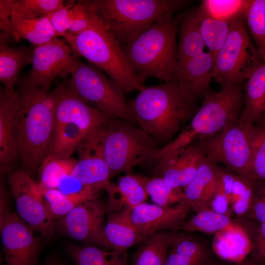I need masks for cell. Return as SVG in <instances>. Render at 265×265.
I'll return each instance as SVG.
<instances>
[{
  "label": "cell",
  "instance_id": "35",
  "mask_svg": "<svg viewBox=\"0 0 265 265\" xmlns=\"http://www.w3.org/2000/svg\"><path fill=\"white\" fill-rule=\"evenodd\" d=\"M64 4L62 0H16L10 22L46 17Z\"/></svg>",
  "mask_w": 265,
  "mask_h": 265
},
{
  "label": "cell",
  "instance_id": "49",
  "mask_svg": "<svg viewBox=\"0 0 265 265\" xmlns=\"http://www.w3.org/2000/svg\"><path fill=\"white\" fill-rule=\"evenodd\" d=\"M16 0H0V28L2 30L0 35H5L10 27L12 9Z\"/></svg>",
  "mask_w": 265,
  "mask_h": 265
},
{
  "label": "cell",
  "instance_id": "53",
  "mask_svg": "<svg viewBox=\"0 0 265 265\" xmlns=\"http://www.w3.org/2000/svg\"><path fill=\"white\" fill-rule=\"evenodd\" d=\"M248 261L245 260L237 264L236 265H248Z\"/></svg>",
  "mask_w": 265,
  "mask_h": 265
},
{
  "label": "cell",
  "instance_id": "15",
  "mask_svg": "<svg viewBox=\"0 0 265 265\" xmlns=\"http://www.w3.org/2000/svg\"><path fill=\"white\" fill-rule=\"evenodd\" d=\"M56 89L58 101L55 123H69L77 126L86 139L96 134L115 118L82 101L71 90L67 80Z\"/></svg>",
  "mask_w": 265,
  "mask_h": 265
},
{
  "label": "cell",
  "instance_id": "31",
  "mask_svg": "<svg viewBox=\"0 0 265 265\" xmlns=\"http://www.w3.org/2000/svg\"><path fill=\"white\" fill-rule=\"evenodd\" d=\"M195 15L205 47L215 59L228 35L230 22L210 16L200 6L195 9Z\"/></svg>",
  "mask_w": 265,
  "mask_h": 265
},
{
  "label": "cell",
  "instance_id": "40",
  "mask_svg": "<svg viewBox=\"0 0 265 265\" xmlns=\"http://www.w3.org/2000/svg\"><path fill=\"white\" fill-rule=\"evenodd\" d=\"M99 19L90 0L74 2L69 14L68 33L78 34L89 28Z\"/></svg>",
  "mask_w": 265,
  "mask_h": 265
},
{
  "label": "cell",
  "instance_id": "38",
  "mask_svg": "<svg viewBox=\"0 0 265 265\" xmlns=\"http://www.w3.org/2000/svg\"><path fill=\"white\" fill-rule=\"evenodd\" d=\"M167 247L157 233L141 244L133 254L132 265H164Z\"/></svg>",
  "mask_w": 265,
  "mask_h": 265
},
{
  "label": "cell",
  "instance_id": "12",
  "mask_svg": "<svg viewBox=\"0 0 265 265\" xmlns=\"http://www.w3.org/2000/svg\"><path fill=\"white\" fill-rule=\"evenodd\" d=\"M34 51L31 69L21 89L48 91L58 76L71 74L79 59L64 39L56 38L48 43L32 45Z\"/></svg>",
  "mask_w": 265,
  "mask_h": 265
},
{
  "label": "cell",
  "instance_id": "4",
  "mask_svg": "<svg viewBox=\"0 0 265 265\" xmlns=\"http://www.w3.org/2000/svg\"><path fill=\"white\" fill-rule=\"evenodd\" d=\"M78 57L102 70L124 91H138L145 85L138 78L123 52L99 19L92 26L78 34L63 37Z\"/></svg>",
  "mask_w": 265,
  "mask_h": 265
},
{
  "label": "cell",
  "instance_id": "2",
  "mask_svg": "<svg viewBox=\"0 0 265 265\" xmlns=\"http://www.w3.org/2000/svg\"><path fill=\"white\" fill-rule=\"evenodd\" d=\"M178 24L165 15L122 47L133 71L144 83L149 78L175 81L178 67Z\"/></svg>",
  "mask_w": 265,
  "mask_h": 265
},
{
  "label": "cell",
  "instance_id": "9",
  "mask_svg": "<svg viewBox=\"0 0 265 265\" xmlns=\"http://www.w3.org/2000/svg\"><path fill=\"white\" fill-rule=\"evenodd\" d=\"M263 62L241 14L230 22L229 32L215 58L212 77L222 87L239 84Z\"/></svg>",
  "mask_w": 265,
  "mask_h": 265
},
{
  "label": "cell",
  "instance_id": "20",
  "mask_svg": "<svg viewBox=\"0 0 265 265\" xmlns=\"http://www.w3.org/2000/svg\"><path fill=\"white\" fill-rule=\"evenodd\" d=\"M167 247L164 265H206L208 252L197 239L190 235L182 233L158 232Z\"/></svg>",
  "mask_w": 265,
  "mask_h": 265
},
{
  "label": "cell",
  "instance_id": "5",
  "mask_svg": "<svg viewBox=\"0 0 265 265\" xmlns=\"http://www.w3.org/2000/svg\"><path fill=\"white\" fill-rule=\"evenodd\" d=\"M99 19L122 48L159 18L174 14L184 0H90Z\"/></svg>",
  "mask_w": 265,
  "mask_h": 265
},
{
  "label": "cell",
  "instance_id": "50",
  "mask_svg": "<svg viewBox=\"0 0 265 265\" xmlns=\"http://www.w3.org/2000/svg\"><path fill=\"white\" fill-rule=\"evenodd\" d=\"M40 188L45 201L47 203H51L55 202L61 199L64 196V195L56 188H47L40 187Z\"/></svg>",
  "mask_w": 265,
  "mask_h": 265
},
{
  "label": "cell",
  "instance_id": "51",
  "mask_svg": "<svg viewBox=\"0 0 265 265\" xmlns=\"http://www.w3.org/2000/svg\"><path fill=\"white\" fill-rule=\"evenodd\" d=\"M42 265H65L59 260L53 258L48 259Z\"/></svg>",
  "mask_w": 265,
  "mask_h": 265
},
{
  "label": "cell",
  "instance_id": "37",
  "mask_svg": "<svg viewBox=\"0 0 265 265\" xmlns=\"http://www.w3.org/2000/svg\"><path fill=\"white\" fill-rule=\"evenodd\" d=\"M140 178L148 196L157 205L174 206L185 199L181 188L170 187L160 177L149 178L140 175Z\"/></svg>",
  "mask_w": 265,
  "mask_h": 265
},
{
  "label": "cell",
  "instance_id": "42",
  "mask_svg": "<svg viewBox=\"0 0 265 265\" xmlns=\"http://www.w3.org/2000/svg\"><path fill=\"white\" fill-rule=\"evenodd\" d=\"M246 0H204L200 5L210 16L230 22L242 14Z\"/></svg>",
  "mask_w": 265,
  "mask_h": 265
},
{
  "label": "cell",
  "instance_id": "33",
  "mask_svg": "<svg viewBox=\"0 0 265 265\" xmlns=\"http://www.w3.org/2000/svg\"><path fill=\"white\" fill-rule=\"evenodd\" d=\"M242 16L249 33L265 62V0H246Z\"/></svg>",
  "mask_w": 265,
  "mask_h": 265
},
{
  "label": "cell",
  "instance_id": "6",
  "mask_svg": "<svg viewBox=\"0 0 265 265\" xmlns=\"http://www.w3.org/2000/svg\"><path fill=\"white\" fill-rule=\"evenodd\" d=\"M17 145L21 170L31 175L48 157L53 137L55 114L43 103L42 92L20 89Z\"/></svg>",
  "mask_w": 265,
  "mask_h": 265
},
{
  "label": "cell",
  "instance_id": "28",
  "mask_svg": "<svg viewBox=\"0 0 265 265\" xmlns=\"http://www.w3.org/2000/svg\"><path fill=\"white\" fill-rule=\"evenodd\" d=\"M75 265H127L126 251L106 250L94 245L71 243L65 246Z\"/></svg>",
  "mask_w": 265,
  "mask_h": 265
},
{
  "label": "cell",
  "instance_id": "8",
  "mask_svg": "<svg viewBox=\"0 0 265 265\" xmlns=\"http://www.w3.org/2000/svg\"><path fill=\"white\" fill-rule=\"evenodd\" d=\"M68 81L71 90L87 104L109 115L136 126L124 91L100 69L79 59Z\"/></svg>",
  "mask_w": 265,
  "mask_h": 265
},
{
  "label": "cell",
  "instance_id": "1",
  "mask_svg": "<svg viewBox=\"0 0 265 265\" xmlns=\"http://www.w3.org/2000/svg\"><path fill=\"white\" fill-rule=\"evenodd\" d=\"M137 92L129 104L138 126L159 144L170 142L196 111L175 81L144 86Z\"/></svg>",
  "mask_w": 265,
  "mask_h": 265
},
{
  "label": "cell",
  "instance_id": "10",
  "mask_svg": "<svg viewBox=\"0 0 265 265\" xmlns=\"http://www.w3.org/2000/svg\"><path fill=\"white\" fill-rule=\"evenodd\" d=\"M255 124L240 119L208 137L195 141L205 156L249 180Z\"/></svg>",
  "mask_w": 265,
  "mask_h": 265
},
{
  "label": "cell",
  "instance_id": "18",
  "mask_svg": "<svg viewBox=\"0 0 265 265\" xmlns=\"http://www.w3.org/2000/svg\"><path fill=\"white\" fill-rule=\"evenodd\" d=\"M205 156L194 142L173 152L153 167V177H160L170 187L184 188L191 180Z\"/></svg>",
  "mask_w": 265,
  "mask_h": 265
},
{
  "label": "cell",
  "instance_id": "36",
  "mask_svg": "<svg viewBox=\"0 0 265 265\" xmlns=\"http://www.w3.org/2000/svg\"><path fill=\"white\" fill-rule=\"evenodd\" d=\"M256 181L236 173L230 194L232 211L238 216L247 215L251 208Z\"/></svg>",
  "mask_w": 265,
  "mask_h": 265
},
{
  "label": "cell",
  "instance_id": "27",
  "mask_svg": "<svg viewBox=\"0 0 265 265\" xmlns=\"http://www.w3.org/2000/svg\"><path fill=\"white\" fill-rule=\"evenodd\" d=\"M243 93L244 104L240 119L257 124L265 109V62L246 80Z\"/></svg>",
  "mask_w": 265,
  "mask_h": 265
},
{
  "label": "cell",
  "instance_id": "45",
  "mask_svg": "<svg viewBox=\"0 0 265 265\" xmlns=\"http://www.w3.org/2000/svg\"><path fill=\"white\" fill-rule=\"evenodd\" d=\"M247 215L260 223L265 222V182L256 181L253 202Z\"/></svg>",
  "mask_w": 265,
  "mask_h": 265
},
{
  "label": "cell",
  "instance_id": "54",
  "mask_svg": "<svg viewBox=\"0 0 265 265\" xmlns=\"http://www.w3.org/2000/svg\"><path fill=\"white\" fill-rule=\"evenodd\" d=\"M248 265H257L255 262L248 261Z\"/></svg>",
  "mask_w": 265,
  "mask_h": 265
},
{
  "label": "cell",
  "instance_id": "30",
  "mask_svg": "<svg viewBox=\"0 0 265 265\" xmlns=\"http://www.w3.org/2000/svg\"><path fill=\"white\" fill-rule=\"evenodd\" d=\"M205 45L195 18V9L181 20L178 30V65L204 52Z\"/></svg>",
  "mask_w": 265,
  "mask_h": 265
},
{
  "label": "cell",
  "instance_id": "16",
  "mask_svg": "<svg viewBox=\"0 0 265 265\" xmlns=\"http://www.w3.org/2000/svg\"><path fill=\"white\" fill-rule=\"evenodd\" d=\"M191 209L185 199L167 207L143 202L131 209V217L138 232L149 239L163 230H180Z\"/></svg>",
  "mask_w": 265,
  "mask_h": 265
},
{
  "label": "cell",
  "instance_id": "41",
  "mask_svg": "<svg viewBox=\"0 0 265 265\" xmlns=\"http://www.w3.org/2000/svg\"><path fill=\"white\" fill-rule=\"evenodd\" d=\"M251 171L254 181L265 182V126L259 123L254 128Z\"/></svg>",
  "mask_w": 265,
  "mask_h": 265
},
{
  "label": "cell",
  "instance_id": "24",
  "mask_svg": "<svg viewBox=\"0 0 265 265\" xmlns=\"http://www.w3.org/2000/svg\"><path fill=\"white\" fill-rule=\"evenodd\" d=\"M252 240L245 228L233 223L214 235L212 248L223 260L237 264L245 260L252 251Z\"/></svg>",
  "mask_w": 265,
  "mask_h": 265
},
{
  "label": "cell",
  "instance_id": "46",
  "mask_svg": "<svg viewBox=\"0 0 265 265\" xmlns=\"http://www.w3.org/2000/svg\"><path fill=\"white\" fill-rule=\"evenodd\" d=\"M55 188L66 196L78 195L89 191H94L83 185L72 174L66 175L62 178Z\"/></svg>",
  "mask_w": 265,
  "mask_h": 265
},
{
  "label": "cell",
  "instance_id": "13",
  "mask_svg": "<svg viewBox=\"0 0 265 265\" xmlns=\"http://www.w3.org/2000/svg\"><path fill=\"white\" fill-rule=\"evenodd\" d=\"M106 213V202L99 198L85 202L53 220L54 233L84 245L105 248L104 230Z\"/></svg>",
  "mask_w": 265,
  "mask_h": 265
},
{
  "label": "cell",
  "instance_id": "26",
  "mask_svg": "<svg viewBox=\"0 0 265 265\" xmlns=\"http://www.w3.org/2000/svg\"><path fill=\"white\" fill-rule=\"evenodd\" d=\"M33 51L32 45L11 47L0 42V80L4 87L14 89L19 82L22 70L32 63Z\"/></svg>",
  "mask_w": 265,
  "mask_h": 265
},
{
  "label": "cell",
  "instance_id": "44",
  "mask_svg": "<svg viewBox=\"0 0 265 265\" xmlns=\"http://www.w3.org/2000/svg\"><path fill=\"white\" fill-rule=\"evenodd\" d=\"M74 1L68 2L58 8L46 17L53 28L57 37H64L69 26L70 10Z\"/></svg>",
  "mask_w": 265,
  "mask_h": 265
},
{
  "label": "cell",
  "instance_id": "32",
  "mask_svg": "<svg viewBox=\"0 0 265 265\" xmlns=\"http://www.w3.org/2000/svg\"><path fill=\"white\" fill-rule=\"evenodd\" d=\"M86 138L82 131L75 125L55 123L50 153L45 160L71 157Z\"/></svg>",
  "mask_w": 265,
  "mask_h": 265
},
{
  "label": "cell",
  "instance_id": "11",
  "mask_svg": "<svg viewBox=\"0 0 265 265\" xmlns=\"http://www.w3.org/2000/svg\"><path fill=\"white\" fill-rule=\"evenodd\" d=\"M34 230L12 212L3 179L0 187V233L6 265H38L41 243Z\"/></svg>",
  "mask_w": 265,
  "mask_h": 265
},
{
  "label": "cell",
  "instance_id": "29",
  "mask_svg": "<svg viewBox=\"0 0 265 265\" xmlns=\"http://www.w3.org/2000/svg\"><path fill=\"white\" fill-rule=\"evenodd\" d=\"M10 35L16 41L25 39L33 46L42 45L57 38L46 17L11 22L8 33L0 36V40H4Z\"/></svg>",
  "mask_w": 265,
  "mask_h": 265
},
{
  "label": "cell",
  "instance_id": "17",
  "mask_svg": "<svg viewBox=\"0 0 265 265\" xmlns=\"http://www.w3.org/2000/svg\"><path fill=\"white\" fill-rule=\"evenodd\" d=\"M22 105L19 91L5 87L0 92V171L9 174L18 157V119Z\"/></svg>",
  "mask_w": 265,
  "mask_h": 265
},
{
  "label": "cell",
  "instance_id": "43",
  "mask_svg": "<svg viewBox=\"0 0 265 265\" xmlns=\"http://www.w3.org/2000/svg\"><path fill=\"white\" fill-rule=\"evenodd\" d=\"M100 192L89 191L73 196H64L61 199L51 203L45 202L47 212L49 218L53 221L60 217L80 204L99 198Z\"/></svg>",
  "mask_w": 265,
  "mask_h": 265
},
{
  "label": "cell",
  "instance_id": "48",
  "mask_svg": "<svg viewBox=\"0 0 265 265\" xmlns=\"http://www.w3.org/2000/svg\"><path fill=\"white\" fill-rule=\"evenodd\" d=\"M252 256L256 263L265 264V222L260 224L254 238L252 239Z\"/></svg>",
  "mask_w": 265,
  "mask_h": 265
},
{
  "label": "cell",
  "instance_id": "14",
  "mask_svg": "<svg viewBox=\"0 0 265 265\" xmlns=\"http://www.w3.org/2000/svg\"><path fill=\"white\" fill-rule=\"evenodd\" d=\"M7 183L19 216L44 238H52L55 233L53 222L48 216L38 184L21 170L8 174Z\"/></svg>",
  "mask_w": 265,
  "mask_h": 265
},
{
  "label": "cell",
  "instance_id": "23",
  "mask_svg": "<svg viewBox=\"0 0 265 265\" xmlns=\"http://www.w3.org/2000/svg\"><path fill=\"white\" fill-rule=\"evenodd\" d=\"M77 151L79 159L71 174L95 191L106 190L110 179V171L99 150L97 148H83Z\"/></svg>",
  "mask_w": 265,
  "mask_h": 265
},
{
  "label": "cell",
  "instance_id": "3",
  "mask_svg": "<svg viewBox=\"0 0 265 265\" xmlns=\"http://www.w3.org/2000/svg\"><path fill=\"white\" fill-rule=\"evenodd\" d=\"M203 97L201 106L179 135L156 150L157 159L211 136L240 119L244 104L242 83L223 87L218 92H208Z\"/></svg>",
  "mask_w": 265,
  "mask_h": 265
},
{
  "label": "cell",
  "instance_id": "52",
  "mask_svg": "<svg viewBox=\"0 0 265 265\" xmlns=\"http://www.w3.org/2000/svg\"><path fill=\"white\" fill-rule=\"evenodd\" d=\"M259 123L265 126V109L264 110L262 118Z\"/></svg>",
  "mask_w": 265,
  "mask_h": 265
},
{
  "label": "cell",
  "instance_id": "22",
  "mask_svg": "<svg viewBox=\"0 0 265 265\" xmlns=\"http://www.w3.org/2000/svg\"><path fill=\"white\" fill-rule=\"evenodd\" d=\"M216 166L205 157L191 180L183 189L185 199L196 212L209 208V202L216 190Z\"/></svg>",
  "mask_w": 265,
  "mask_h": 265
},
{
  "label": "cell",
  "instance_id": "7",
  "mask_svg": "<svg viewBox=\"0 0 265 265\" xmlns=\"http://www.w3.org/2000/svg\"><path fill=\"white\" fill-rule=\"evenodd\" d=\"M97 148L111 178L135 166L151 165L158 142L139 127L117 118L99 133Z\"/></svg>",
  "mask_w": 265,
  "mask_h": 265
},
{
  "label": "cell",
  "instance_id": "39",
  "mask_svg": "<svg viewBox=\"0 0 265 265\" xmlns=\"http://www.w3.org/2000/svg\"><path fill=\"white\" fill-rule=\"evenodd\" d=\"M76 160L71 157L53 158L45 160L39 168V186L55 188L60 180L71 174Z\"/></svg>",
  "mask_w": 265,
  "mask_h": 265
},
{
  "label": "cell",
  "instance_id": "47",
  "mask_svg": "<svg viewBox=\"0 0 265 265\" xmlns=\"http://www.w3.org/2000/svg\"><path fill=\"white\" fill-rule=\"evenodd\" d=\"M230 201L219 182L214 194L209 203V208L212 211L222 214L229 215Z\"/></svg>",
  "mask_w": 265,
  "mask_h": 265
},
{
  "label": "cell",
  "instance_id": "19",
  "mask_svg": "<svg viewBox=\"0 0 265 265\" xmlns=\"http://www.w3.org/2000/svg\"><path fill=\"white\" fill-rule=\"evenodd\" d=\"M214 58L203 52L178 65L175 81L184 97L189 102L207 93L210 85Z\"/></svg>",
  "mask_w": 265,
  "mask_h": 265
},
{
  "label": "cell",
  "instance_id": "25",
  "mask_svg": "<svg viewBox=\"0 0 265 265\" xmlns=\"http://www.w3.org/2000/svg\"><path fill=\"white\" fill-rule=\"evenodd\" d=\"M106 190V213L132 209L145 202L148 196L140 175L130 173L119 178L116 184L109 182Z\"/></svg>",
  "mask_w": 265,
  "mask_h": 265
},
{
  "label": "cell",
  "instance_id": "34",
  "mask_svg": "<svg viewBox=\"0 0 265 265\" xmlns=\"http://www.w3.org/2000/svg\"><path fill=\"white\" fill-rule=\"evenodd\" d=\"M233 223L229 215L218 213L207 208L196 212L193 216L185 220L180 230L214 235Z\"/></svg>",
  "mask_w": 265,
  "mask_h": 265
},
{
  "label": "cell",
  "instance_id": "21",
  "mask_svg": "<svg viewBox=\"0 0 265 265\" xmlns=\"http://www.w3.org/2000/svg\"><path fill=\"white\" fill-rule=\"evenodd\" d=\"M131 210L106 212L104 230L105 249L126 251L130 247L148 239L138 232L133 224Z\"/></svg>",
  "mask_w": 265,
  "mask_h": 265
}]
</instances>
